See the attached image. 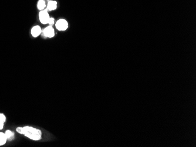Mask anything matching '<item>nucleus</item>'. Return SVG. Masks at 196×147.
Returning <instances> with one entry per match:
<instances>
[{
	"label": "nucleus",
	"mask_w": 196,
	"mask_h": 147,
	"mask_svg": "<svg viewBox=\"0 0 196 147\" xmlns=\"http://www.w3.org/2000/svg\"><path fill=\"white\" fill-rule=\"evenodd\" d=\"M0 121H2L4 123H5V121H6V117L2 113H0Z\"/></svg>",
	"instance_id": "obj_10"
},
{
	"label": "nucleus",
	"mask_w": 196,
	"mask_h": 147,
	"mask_svg": "<svg viewBox=\"0 0 196 147\" xmlns=\"http://www.w3.org/2000/svg\"><path fill=\"white\" fill-rule=\"evenodd\" d=\"M45 2L44 0H39L38 2V8L39 10H43L45 7Z\"/></svg>",
	"instance_id": "obj_9"
},
{
	"label": "nucleus",
	"mask_w": 196,
	"mask_h": 147,
	"mask_svg": "<svg viewBox=\"0 0 196 147\" xmlns=\"http://www.w3.org/2000/svg\"><path fill=\"white\" fill-rule=\"evenodd\" d=\"M47 9L46 10H42L39 14V18L42 24H48L49 20L50 19V15L47 12Z\"/></svg>",
	"instance_id": "obj_2"
},
{
	"label": "nucleus",
	"mask_w": 196,
	"mask_h": 147,
	"mask_svg": "<svg viewBox=\"0 0 196 147\" xmlns=\"http://www.w3.org/2000/svg\"><path fill=\"white\" fill-rule=\"evenodd\" d=\"M48 24H49L51 26L53 25L54 24V19L53 18H50V20H49V22H48Z\"/></svg>",
	"instance_id": "obj_11"
},
{
	"label": "nucleus",
	"mask_w": 196,
	"mask_h": 147,
	"mask_svg": "<svg viewBox=\"0 0 196 147\" xmlns=\"http://www.w3.org/2000/svg\"><path fill=\"white\" fill-rule=\"evenodd\" d=\"M7 138L5 136V133L0 132V146H2L6 144Z\"/></svg>",
	"instance_id": "obj_7"
},
{
	"label": "nucleus",
	"mask_w": 196,
	"mask_h": 147,
	"mask_svg": "<svg viewBox=\"0 0 196 147\" xmlns=\"http://www.w3.org/2000/svg\"><path fill=\"white\" fill-rule=\"evenodd\" d=\"M67 27H68V24L65 19H59L56 23V28L59 31H65L66 29L67 28Z\"/></svg>",
	"instance_id": "obj_3"
},
{
	"label": "nucleus",
	"mask_w": 196,
	"mask_h": 147,
	"mask_svg": "<svg viewBox=\"0 0 196 147\" xmlns=\"http://www.w3.org/2000/svg\"><path fill=\"white\" fill-rule=\"evenodd\" d=\"M57 7V2L55 1H49L47 5V9L49 11L55 10Z\"/></svg>",
	"instance_id": "obj_6"
},
{
	"label": "nucleus",
	"mask_w": 196,
	"mask_h": 147,
	"mask_svg": "<svg viewBox=\"0 0 196 147\" xmlns=\"http://www.w3.org/2000/svg\"><path fill=\"white\" fill-rule=\"evenodd\" d=\"M44 35L48 38H52L55 35V31L52 26L50 25L45 28L43 31Z\"/></svg>",
	"instance_id": "obj_4"
},
{
	"label": "nucleus",
	"mask_w": 196,
	"mask_h": 147,
	"mask_svg": "<svg viewBox=\"0 0 196 147\" xmlns=\"http://www.w3.org/2000/svg\"><path fill=\"white\" fill-rule=\"evenodd\" d=\"M4 123H4V122L0 121V130H2V129H3Z\"/></svg>",
	"instance_id": "obj_12"
},
{
	"label": "nucleus",
	"mask_w": 196,
	"mask_h": 147,
	"mask_svg": "<svg viewBox=\"0 0 196 147\" xmlns=\"http://www.w3.org/2000/svg\"><path fill=\"white\" fill-rule=\"evenodd\" d=\"M42 32V29L39 26H34L31 29V34L34 37H37Z\"/></svg>",
	"instance_id": "obj_5"
},
{
	"label": "nucleus",
	"mask_w": 196,
	"mask_h": 147,
	"mask_svg": "<svg viewBox=\"0 0 196 147\" xmlns=\"http://www.w3.org/2000/svg\"><path fill=\"white\" fill-rule=\"evenodd\" d=\"M5 136L7 138V140H11L14 138V133L11 131V130H6L5 132Z\"/></svg>",
	"instance_id": "obj_8"
},
{
	"label": "nucleus",
	"mask_w": 196,
	"mask_h": 147,
	"mask_svg": "<svg viewBox=\"0 0 196 147\" xmlns=\"http://www.w3.org/2000/svg\"><path fill=\"white\" fill-rule=\"evenodd\" d=\"M16 131L18 133L24 135L29 139L33 141H39L42 138L41 131L31 126L17 127Z\"/></svg>",
	"instance_id": "obj_1"
}]
</instances>
